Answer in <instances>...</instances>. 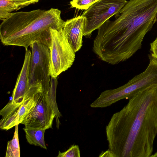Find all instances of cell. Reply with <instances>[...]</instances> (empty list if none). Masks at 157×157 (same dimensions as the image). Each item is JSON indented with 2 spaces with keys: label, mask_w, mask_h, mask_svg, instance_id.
<instances>
[{
  "label": "cell",
  "mask_w": 157,
  "mask_h": 157,
  "mask_svg": "<svg viewBox=\"0 0 157 157\" xmlns=\"http://www.w3.org/2000/svg\"><path fill=\"white\" fill-rule=\"evenodd\" d=\"M27 1L31 2L34 3V4L38 2L40 0H22Z\"/></svg>",
  "instance_id": "cell-17"
},
{
  "label": "cell",
  "mask_w": 157,
  "mask_h": 157,
  "mask_svg": "<svg viewBox=\"0 0 157 157\" xmlns=\"http://www.w3.org/2000/svg\"><path fill=\"white\" fill-rule=\"evenodd\" d=\"M115 16L99 28L96 37L113 52L132 57L157 20V0H130Z\"/></svg>",
  "instance_id": "cell-2"
},
{
  "label": "cell",
  "mask_w": 157,
  "mask_h": 157,
  "mask_svg": "<svg viewBox=\"0 0 157 157\" xmlns=\"http://www.w3.org/2000/svg\"><path fill=\"white\" fill-rule=\"evenodd\" d=\"M151 54L157 59V37L150 44Z\"/></svg>",
  "instance_id": "cell-15"
},
{
  "label": "cell",
  "mask_w": 157,
  "mask_h": 157,
  "mask_svg": "<svg viewBox=\"0 0 157 157\" xmlns=\"http://www.w3.org/2000/svg\"><path fill=\"white\" fill-rule=\"evenodd\" d=\"M61 11L51 8L29 11L11 13L0 25V39L5 45L19 46L28 48L34 42L42 43L50 48L51 44L50 28L58 31L65 21Z\"/></svg>",
  "instance_id": "cell-3"
},
{
  "label": "cell",
  "mask_w": 157,
  "mask_h": 157,
  "mask_svg": "<svg viewBox=\"0 0 157 157\" xmlns=\"http://www.w3.org/2000/svg\"><path fill=\"white\" fill-rule=\"evenodd\" d=\"M51 38L49 48L51 61L50 74L51 78H56L72 65L75 59V52L68 41L63 29L61 31L50 28Z\"/></svg>",
  "instance_id": "cell-4"
},
{
  "label": "cell",
  "mask_w": 157,
  "mask_h": 157,
  "mask_svg": "<svg viewBox=\"0 0 157 157\" xmlns=\"http://www.w3.org/2000/svg\"><path fill=\"white\" fill-rule=\"evenodd\" d=\"M86 23V18L82 15L65 21L63 30L69 43L76 52L82 45V37Z\"/></svg>",
  "instance_id": "cell-9"
},
{
  "label": "cell",
  "mask_w": 157,
  "mask_h": 157,
  "mask_svg": "<svg viewBox=\"0 0 157 157\" xmlns=\"http://www.w3.org/2000/svg\"><path fill=\"white\" fill-rule=\"evenodd\" d=\"M99 157H113L114 155L109 150L103 152L102 151L100 154Z\"/></svg>",
  "instance_id": "cell-16"
},
{
  "label": "cell",
  "mask_w": 157,
  "mask_h": 157,
  "mask_svg": "<svg viewBox=\"0 0 157 157\" xmlns=\"http://www.w3.org/2000/svg\"><path fill=\"white\" fill-rule=\"evenodd\" d=\"M57 157H80V151L78 145H72L66 151L61 152L59 151Z\"/></svg>",
  "instance_id": "cell-14"
},
{
  "label": "cell",
  "mask_w": 157,
  "mask_h": 157,
  "mask_svg": "<svg viewBox=\"0 0 157 157\" xmlns=\"http://www.w3.org/2000/svg\"><path fill=\"white\" fill-rule=\"evenodd\" d=\"M128 100L106 127L108 150L114 157H150L157 135V86Z\"/></svg>",
  "instance_id": "cell-1"
},
{
  "label": "cell",
  "mask_w": 157,
  "mask_h": 157,
  "mask_svg": "<svg viewBox=\"0 0 157 157\" xmlns=\"http://www.w3.org/2000/svg\"><path fill=\"white\" fill-rule=\"evenodd\" d=\"M31 48L29 74L30 87L41 83L43 92L48 93L51 86L50 50L44 44L35 42Z\"/></svg>",
  "instance_id": "cell-5"
},
{
  "label": "cell",
  "mask_w": 157,
  "mask_h": 157,
  "mask_svg": "<svg viewBox=\"0 0 157 157\" xmlns=\"http://www.w3.org/2000/svg\"><path fill=\"white\" fill-rule=\"evenodd\" d=\"M18 125L15 126L13 139L8 142L5 157H20V148L18 134Z\"/></svg>",
  "instance_id": "cell-12"
},
{
  "label": "cell",
  "mask_w": 157,
  "mask_h": 157,
  "mask_svg": "<svg viewBox=\"0 0 157 157\" xmlns=\"http://www.w3.org/2000/svg\"><path fill=\"white\" fill-rule=\"evenodd\" d=\"M31 51L25 49V59L21 71L18 76L10 101L16 105H21L27 97L30 89L29 74Z\"/></svg>",
  "instance_id": "cell-8"
},
{
  "label": "cell",
  "mask_w": 157,
  "mask_h": 157,
  "mask_svg": "<svg viewBox=\"0 0 157 157\" xmlns=\"http://www.w3.org/2000/svg\"><path fill=\"white\" fill-rule=\"evenodd\" d=\"M33 4L31 2L22 0H0V19L2 20L8 17L11 12Z\"/></svg>",
  "instance_id": "cell-10"
},
{
  "label": "cell",
  "mask_w": 157,
  "mask_h": 157,
  "mask_svg": "<svg viewBox=\"0 0 157 157\" xmlns=\"http://www.w3.org/2000/svg\"><path fill=\"white\" fill-rule=\"evenodd\" d=\"M126 0H100L85 10L82 15L86 18L83 35L90 38L92 32L112 16L117 14L127 3Z\"/></svg>",
  "instance_id": "cell-7"
},
{
  "label": "cell",
  "mask_w": 157,
  "mask_h": 157,
  "mask_svg": "<svg viewBox=\"0 0 157 157\" xmlns=\"http://www.w3.org/2000/svg\"><path fill=\"white\" fill-rule=\"evenodd\" d=\"M23 129L25 132L27 140L29 144L47 149L44 138L46 130L27 126H25Z\"/></svg>",
  "instance_id": "cell-11"
},
{
  "label": "cell",
  "mask_w": 157,
  "mask_h": 157,
  "mask_svg": "<svg viewBox=\"0 0 157 157\" xmlns=\"http://www.w3.org/2000/svg\"><path fill=\"white\" fill-rule=\"evenodd\" d=\"M150 157H157V151L153 155H152Z\"/></svg>",
  "instance_id": "cell-18"
},
{
  "label": "cell",
  "mask_w": 157,
  "mask_h": 157,
  "mask_svg": "<svg viewBox=\"0 0 157 157\" xmlns=\"http://www.w3.org/2000/svg\"><path fill=\"white\" fill-rule=\"evenodd\" d=\"M56 115L58 117L62 116L56 101L49 92L46 93L41 91L34 107L21 124L25 126L46 130L52 128L53 120Z\"/></svg>",
  "instance_id": "cell-6"
},
{
  "label": "cell",
  "mask_w": 157,
  "mask_h": 157,
  "mask_svg": "<svg viewBox=\"0 0 157 157\" xmlns=\"http://www.w3.org/2000/svg\"><path fill=\"white\" fill-rule=\"evenodd\" d=\"M100 0H72L70 2L72 8L86 10Z\"/></svg>",
  "instance_id": "cell-13"
}]
</instances>
